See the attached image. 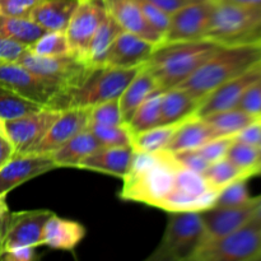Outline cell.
<instances>
[{
  "label": "cell",
  "instance_id": "cell-1",
  "mask_svg": "<svg viewBox=\"0 0 261 261\" xmlns=\"http://www.w3.org/2000/svg\"><path fill=\"white\" fill-rule=\"evenodd\" d=\"M180 168L173 153L166 149L154 153L135 150L129 171L124 176L120 198L161 208L172 190Z\"/></svg>",
  "mask_w": 261,
  "mask_h": 261
},
{
  "label": "cell",
  "instance_id": "cell-2",
  "mask_svg": "<svg viewBox=\"0 0 261 261\" xmlns=\"http://www.w3.org/2000/svg\"><path fill=\"white\" fill-rule=\"evenodd\" d=\"M219 47L221 45L206 38L161 43L144 65L154 76L158 88L167 91L184 83Z\"/></svg>",
  "mask_w": 261,
  "mask_h": 261
},
{
  "label": "cell",
  "instance_id": "cell-3",
  "mask_svg": "<svg viewBox=\"0 0 261 261\" xmlns=\"http://www.w3.org/2000/svg\"><path fill=\"white\" fill-rule=\"evenodd\" d=\"M261 63V43L221 46L180 88L193 98L203 101L211 92L226 82L241 75Z\"/></svg>",
  "mask_w": 261,
  "mask_h": 261
},
{
  "label": "cell",
  "instance_id": "cell-4",
  "mask_svg": "<svg viewBox=\"0 0 261 261\" xmlns=\"http://www.w3.org/2000/svg\"><path fill=\"white\" fill-rule=\"evenodd\" d=\"M142 66L126 69L110 66L93 68L81 86L60 92L48 109L63 111L71 107H92L110 99L119 98Z\"/></svg>",
  "mask_w": 261,
  "mask_h": 261
},
{
  "label": "cell",
  "instance_id": "cell-5",
  "mask_svg": "<svg viewBox=\"0 0 261 261\" xmlns=\"http://www.w3.org/2000/svg\"><path fill=\"white\" fill-rule=\"evenodd\" d=\"M204 38L221 46L261 43V9L217 0Z\"/></svg>",
  "mask_w": 261,
  "mask_h": 261
},
{
  "label": "cell",
  "instance_id": "cell-6",
  "mask_svg": "<svg viewBox=\"0 0 261 261\" xmlns=\"http://www.w3.org/2000/svg\"><path fill=\"white\" fill-rule=\"evenodd\" d=\"M204 237L199 212L171 213L162 240L148 261H194Z\"/></svg>",
  "mask_w": 261,
  "mask_h": 261
},
{
  "label": "cell",
  "instance_id": "cell-7",
  "mask_svg": "<svg viewBox=\"0 0 261 261\" xmlns=\"http://www.w3.org/2000/svg\"><path fill=\"white\" fill-rule=\"evenodd\" d=\"M17 63L60 88L61 91H69L79 87L93 70V66L88 61L73 54L38 56L31 53L28 47L20 55Z\"/></svg>",
  "mask_w": 261,
  "mask_h": 261
},
{
  "label": "cell",
  "instance_id": "cell-8",
  "mask_svg": "<svg viewBox=\"0 0 261 261\" xmlns=\"http://www.w3.org/2000/svg\"><path fill=\"white\" fill-rule=\"evenodd\" d=\"M194 261H261V227L249 222L227 236L204 242Z\"/></svg>",
  "mask_w": 261,
  "mask_h": 261
},
{
  "label": "cell",
  "instance_id": "cell-9",
  "mask_svg": "<svg viewBox=\"0 0 261 261\" xmlns=\"http://www.w3.org/2000/svg\"><path fill=\"white\" fill-rule=\"evenodd\" d=\"M219 190L211 185L201 173L182 167L176 175L175 184L160 209L175 212H201L214 206Z\"/></svg>",
  "mask_w": 261,
  "mask_h": 261
},
{
  "label": "cell",
  "instance_id": "cell-10",
  "mask_svg": "<svg viewBox=\"0 0 261 261\" xmlns=\"http://www.w3.org/2000/svg\"><path fill=\"white\" fill-rule=\"evenodd\" d=\"M217 0H193L170 15L162 43L195 41L205 37Z\"/></svg>",
  "mask_w": 261,
  "mask_h": 261
},
{
  "label": "cell",
  "instance_id": "cell-11",
  "mask_svg": "<svg viewBox=\"0 0 261 261\" xmlns=\"http://www.w3.org/2000/svg\"><path fill=\"white\" fill-rule=\"evenodd\" d=\"M0 84L45 107H50L58 94L63 92L17 61H0Z\"/></svg>",
  "mask_w": 261,
  "mask_h": 261
},
{
  "label": "cell",
  "instance_id": "cell-12",
  "mask_svg": "<svg viewBox=\"0 0 261 261\" xmlns=\"http://www.w3.org/2000/svg\"><path fill=\"white\" fill-rule=\"evenodd\" d=\"M107 15L103 0H81L65 30L70 53L87 61L89 43Z\"/></svg>",
  "mask_w": 261,
  "mask_h": 261
},
{
  "label": "cell",
  "instance_id": "cell-13",
  "mask_svg": "<svg viewBox=\"0 0 261 261\" xmlns=\"http://www.w3.org/2000/svg\"><path fill=\"white\" fill-rule=\"evenodd\" d=\"M60 112L58 110L43 107L38 111L23 115L17 119L5 120V132L14 145L15 154L32 153Z\"/></svg>",
  "mask_w": 261,
  "mask_h": 261
},
{
  "label": "cell",
  "instance_id": "cell-14",
  "mask_svg": "<svg viewBox=\"0 0 261 261\" xmlns=\"http://www.w3.org/2000/svg\"><path fill=\"white\" fill-rule=\"evenodd\" d=\"M53 214L47 209L9 212L3 237V252L20 246L37 247L42 245L43 228Z\"/></svg>",
  "mask_w": 261,
  "mask_h": 261
},
{
  "label": "cell",
  "instance_id": "cell-15",
  "mask_svg": "<svg viewBox=\"0 0 261 261\" xmlns=\"http://www.w3.org/2000/svg\"><path fill=\"white\" fill-rule=\"evenodd\" d=\"M55 168L51 153L14 154L0 168V195L7 196L17 186Z\"/></svg>",
  "mask_w": 261,
  "mask_h": 261
},
{
  "label": "cell",
  "instance_id": "cell-16",
  "mask_svg": "<svg viewBox=\"0 0 261 261\" xmlns=\"http://www.w3.org/2000/svg\"><path fill=\"white\" fill-rule=\"evenodd\" d=\"M259 196L241 206H212L199 212L204 227V242L221 239L247 224Z\"/></svg>",
  "mask_w": 261,
  "mask_h": 261
},
{
  "label": "cell",
  "instance_id": "cell-17",
  "mask_svg": "<svg viewBox=\"0 0 261 261\" xmlns=\"http://www.w3.org/2000/svg\"><path fill=\"white\" fill-rule=\"evenodd\" d=\"M260 78L261 63L211 92L200 102V106L196 110L195 115L199 117H204L206 115L214 114V112L236 109L245 92Z\"/></svg>",
  "mask_w": 261,
  "mask_h": 261
},
{
  "label": "cell",
  "instance_id": "cell-18",
  "mask_svg": "<svg viewBox=\"0 0 261 261\" xmlns=\"http://www.w3.org/2000/svg\"><path fill=\"white\" fill-rule=\"evenodd\" d=\"M91 107L63 110L32 153H53L88 127Z\"/></svg>",
  "mask_w": 261,
  "mask_h": 261
},
{
  "label": "cell",
  "instance_id": "cell-19",
  "mask_svg": "<svg viewBox=\"0 0 261 261\" xmlns=\"http://www.w3.org/2000/svg\"><path fill=\"white\" fill-rule=\"evenodd\" d=\"M157 46L134 33L122 31L110 47L103 66L126 69L144 65Z\"/></svg>",
  "mask_w": 261,
  "mask_h": 261
},
{
  "label": "cell",
  "instance_id": "cell-20",
  "mask_svg": "<svg viewBox=\"0 0 261 261\" xmlns=\"http://www.w3.org/2000/svg\"><path fill=\"white\" fill-rule=\"evenodd\" d=\"M107 13L119 23L122 30L134 33L155 45L162 43V36L147 22L138 0H103Z\"/></svg>",
  "mask_w": 261,
  "mask_h": 261
},
{
  "label": "cell",
  "instance_id": "cell-21",
  "mask_svg": "<svg viewBox=\"0 0 261 261\" xmlns=\"http://www.w3.org/2000/svg\"><path fill=\"white\" fill-rule=\"evenodd\" d=\"M134 148L129 147H102L92 154L87 155L81 161L78 168L96 171V172L109 173V175L122 177L129 171Z\"/></svg>",
  "mask_w": 261,
  "mask_h": 261
},
{
  "label": "cell",
  "instance_id": "cell-22",
  "mask_svg": "<svg viewBox=\"0 0 261 261\" xmlns=\"http://www.w3.org/2000/svg\"><path fill=\"white\" fill-rule=\"evenodd\" d=\"M218 137L222 135L214 130L203 117H199L194 114L178 125L177 130L165 149L171 153L186 149H198L201 145Z\"/></svg>",
  "mask_w": 261,
  "mask_h": 261
},
{
  "label": "cell",
  "instance_id": "cell-23",
  "mask_svg": "<svg viewBox=\"0 0 261 261\" xmlns=\"http://www.w3.org/2000/svg\"><path fill=\"white\" fill-rule=\"evenodd\" d=\"M86 236V228L79 222L61 218L55 213L45 224L42 245L56 250L71 251Z\"/></svg>",
  "mask_w": 261,
  "mask_h": 261
},
{
  "label": "cell",
  "instance_id": "cell-24",
  "mask_svg": "<svg viewBox=\"0 0 261 261\" xmlns=\"http://www.w3.org/2000/svg\"><path fill=\"white\" fill-rule=\"evenodd\" d=\"M81 0H40L30 19L45 31H64Z\"/></svg>",
  "mask_w": 261,
  "mask_h": 261
},
{
  "label": "cell",
  "instance_id": "cell-25",
  "mask_svg": "<svg viewBox=\"0 0 261 261\" xmlns=\"http://www.w3.org/2000/svg\"><path fill=\"white\" fill-rule=\"evenodd\" d=\"M157 89L160 88H158L154 76L145 68V65H143L139 73L135 75V78L130 82L129 86L119 97L120 111H121L122 121L125 125H127L138 107Z\"/></svg>",
  "mask_w": 261,
  "mask_h": 261
},
{
  "label": "cell",
  "instance_id": "cell-26",
  "mask_svg": "<svg viewBox=\"0 0 261 261\" xmlns=\"http://www.w3.org/2000/svg\"><path fill=\"white\" fill-rule=\"evenodd\" d=\"M200 106V101L193 98L180 87L162 92L161 97L160 125L181 122L194 115Z\"/></svg>",
  "mask_w": 261,
  "mask_h": 261
},
{
  "label": "cell",
  "instance_id": "cell-27",
  "mask_svg": "<svg viewBox=\"0 0 261 261\" xmlns=\"http://www.w3.org/2000/svg\"><path fill=\"white\" fill-rule=\"evenodd\" d=\"M99 148H102L101 143L88 129H84L51 153V157L58 167H78L82 160Z\"/></svg>",
  "mask_w": 261,
  "mask_h": 261
},
{
  "label": "cell",
  "instance_id": "cell-28",
  "mask_svg": "<svg viewBox=\"0 0 261 261\" xmlns=\"http://www.w3.org/2000/svg\"><path fill=\"white\" fill-rule=\"evenodd\" d=\"M122 31L124 30L121 25L107 13L105 19L97 28L96 33L89 43L88 53H87V61L93 68H99V66L105 65V60H106L110 47Z\"/></svg>",
  "mask_w": 261,
  "mask_h": 261
},
{
  "label": "cell",
  "instance_id": "cell-29",
  "mask_svg": "<svg viewBox=\"0 0 261 261\" xmlns=\"http://www.w3.org/2000/svg\"><path fill=\"white\" fill-rule=\"evenodd\" d=\"M47 31L30 18H17L0 14V36L14 40L30 47Z\"/></svg>",
  "mask_w": 261,
  "mask_h": 261
},
{
  "label": "cell",
  "instance_id": "cell-30",
  "mask_svg": "<svg viewBox=\"0 0 261 261\" xmlns=\"http://www.w3.org/2000/svg\"><path fill=\"white\" fill-rule=\"evenodd\" d=\"M203 119L223 137V135H236L240 130L259 120L260 117L247 114L240 109H231L206 115Z\"/></svg>",
  "mask_w": 261,
  "mask_h": 261
},
{
  "label": "cell",
  "instance_id": "cell-31",
  "mask_svg": "<svg viewBox=\"0 0 261 261\" xmlns=\"http://www.w3.org/2000/svg\"><path fill=\"white\" fill-rule=\"evenodd\" d=\"M182 122V121H181ZM181 122L168 125H158L145 132L138 133L133 135L132 147L137 152L154 153L158 150H163L167 147L168 142L173 137L175 132L177 130Z\"/></svg>",
  "mask_w": 261,
  "mask_h": 261
},
{
  "label": "cell",
  "instance_id": "cell-32",
  "mask_svg": "<svg viewBox=\"0 0 261 261\" xmlns=\"http://www.w3.org/2000/svg\"><path fill=\"white\" fill-rule=\"evenodd\" d=\"M162 92L163 91H161V89H157L138 107L137 111L134 112V115H133V117L126 125L132 135L145 132V130H149L160 125Z\"/></svg>",
  "mask_w": 261,
  "mask_h": 261
},
{
  "label": "cell",
  "instance_id": "cell-33",
  "mask_svg": "<svg viewBox=\"0 0 261 261\" xmlns=\"http://www.w3.org/2000/svg\"><path fill=\"white\" fill-rule=\"evenodd\" d=\"M43 107L45 106L30 101L0 84V119L4 121L38 111Z\"/></svg>",
  "mask_w": 261,
  "mask_h": 261
},
{
  "label": "cell",
  "instance_id": "cell-34",
  "mask_svg": "<svg viewBox=\"0 0 261 261\" xmlns=\"http://www.w3.org/2000/svg\"><path fill=\"white\" fill-rule=\"evenodd\" d=\"M201 175L213 188H216L219 191L226 188V186L231 185L234 181L249 180L250 178L246 173L242 172L240 168H237L227 158H222L217 162L211 163Z\"/></svg>",
  "mask_w": 261,
  "mask_h": 261
},
{
  "label": "cell",
  "instance_id": "cell-35",
  "mask_svg": "<svg viewBox=\"0 0 261 261\" xmlns=\"http://www.w3.org/2000/svg\"><path fill=\"white\" fill-rule=\"evenodd\" d=\"M226 158L237 168L246 173L250 178L256 175V170L261 162L259 147L234 140L227 152Z\"/></svg>",
  "mask_w": 261,
  "mask_h": 261
},
{
  "label": "cell",
  "instance_id": "cell-36",
  "mask_svg": "<svg viewBox=\"0 0 261 261\" xmlns=\"http://www.w3.org/2000/svg\"><path fill=\"white\" fill-rule=\"evenodd\" d=\"M87 129L96 137L102 147H129L133 135L126 125L89 124Z\"/></svg>",
  "mask_w": 261,
  "mask_h": 261
},
{
  "label": "cell",
  "instance_id": "cell-37",
  "mask_svg": "<svg viewBox=\"0 0 261 261\" xmlns=\"http://www.w3.org/2000/svg\"><path fill=\"white\" fill-rule=\"evenodd\" d=\"M28 50L38 56H58L71 54L64 31H47L33 45H31Z\"/></svg>",
  "mask_w": 261,
  "mask_h": 261
},
{
  "label": "cell",
  "instance_id": "cell-38",
  "mask_svg": "<svg viewBox=\"0 0 261 261\" xmlns=\"http://www.w3.org/2000/svg\"><path fill=\"white\" fill-rule=\"evenodd\" d=\"M247 181L249 180L234 181L231 185L222 189L217 196L214 206H241L250 203L254 198L249 193Z\"/></svg>",
  "mask_w": 261,
  "mask_h": 261
},
{
  "label": "cell",
  "instance_id": "cell-39",
  "mask_svg": "<svg viewBox=\"0 0 261 261\" xmlns=\"http://www.w3.org/2000/svg\"><path fill=\"white\" fill-rule=\"evenodd\" d=\"M89 124L97 125H124L119 98L110 99L91 107ZM88 124V125H89Z\"/></svg>",
  "mask_w": 261,
  "mask_h": 261
},
{
  "label": "cell",
  "instance_id": "cell-40",
  "mask_svg": "<svg viewBox=\"0 0 261 261\" xmlns=\"http://www.w3.org/2000/svg\"><path fill=\"white\" fill-rule=\"evenodd\" d=\"M234 140H236L234 135L218 137L208 142L206 144L201 145L200 148H198V150L209 163H213L222 160V158H226L227 152H228L229 147H231Z\"/></svg>",
  "mask_w": 261,
  "mask_h": 261
},
{
  "label": "cell",
  "instance_id": "cell-41",
  "mask_svg": "<svg viewBox=\"0 0 261 261\" xmlns=\"http://www.w3.org/2000/svg\"><path fill=\"white\" fill-rule=\"evenodd\" d=\"M138 2H139L140 8H142L143 13H144L147 22L149 23L153 30L157 31L162 36L163 40V35L167 31L168 23H170V14H167L162 9L155 7L154 4L147 2V0H138Z\"/></svg>",
  "mask_w": 261,
  "mask_h": 261
},
{
  "label": "cell",
  "instance_id": "cell-42",
  "mask_svg": "<svg viewBox=\"0 0 261 261\" xmlns=\"http://www.w3.org/2000/svg\"><path fill=\"white\" fill-rule=\"evenodd\" d=\"M236 109L261 119V78L251 84L250 88L245 92Z\"/></svg>",
  "mask_w": 261,
  "mask_h": 261
},
{
  "label": "cell",
  "instance_id": "cell-43",
  "mask_svg": "<svg viewBox=\"0 0 261 261\" xmlns=\"http://www.w3.org/2000/svg\"><path fill=\"white\" fill-rule=\"evenodd\" d=\"M40 0H0V14L17 18H30Z\"/></svg>",
  "mask_w": 261,
  "mask_h": 261
},
{
  "label": "cell",
  "instance_id": "cell-44",
  "mask_svg": "<svg viewBox=\"0 0 261 261\" xmlns=\"http://www.w3.org/2000/svg\"><path fill=\"white\" fill-rule=\"evenodd\" d=\"M176 161L180 163L182 167L188 170L194 171V172L203 173L208 168L211 163L201 155V153L198 149H186L180 150V152L173 153Z\"/></svg>",
  "mask_w": 261,
  "mask_h": 261
},
{
  "label": "cell",
  "instance_id": "cell-45",
  "mask_svg": "<svg viewBox=\"0 0 261 261\" xmlns=\"http://www.w3.org/2000/svg\"><path fill=\"white\" fill-rule=\"evenodd\" d=\"M25 50H27V46L4 36H0V61L15 63Z\"/></svg>",
  "mask_w": 261,
  "mask_h": 261
},
{
  "label": "cell",
  "instance_id": "cell-46",
  "mask_svg": "<svg viewBox=\"0 0 261 261\" xmlns=\"http://www.w3.org/2000/svg\"><path fill=\"white\" fill-rule=\"evenodd\" d=\"M234 138H236L237 142H242L246 143V144L259 147L261 142V119L251 122V124L247 125L246 127L240 130V132L234 135Z\"/></svg>",
  "mask_w": 261,
  "mask_h": 261
},
{
  "label": "cell",
  "instance_id": "cell-47",
  "mask_svg": "<svg viewBox=\"0 0 261 261\" xmlns=\"http://www.w3.org/2000/svg\"><path fill=\"white\" fill-rule=\"evenodd\" d=\"M36 259V251L33 246H20L3 252L0 260L4 261H32Z\"/></svg>",
  "mask_w": 261,
  "mask_h": 261
},
{
  "label": "cell",
  "instance_id": "cell-48",
  "mask_svg": "<svg viewBox=\"0 0 261 261\" xmlns=\"http://www.w3.org/2000/svg\"><path fill=\"white\" fill-rule=\"evenodd\" d=\"M15 154L14 145L5 132L4 122L0 124V168Z\"/></svg>",
  "mask_w": 261,
  "mask_h": 261
},
{
  "label": "cell",
  "instance_id": "cell-49",
  "mask_svg": "<svg viewBox=\"0 0 261 261\" xmlns=\"http://www.w3.org/2000/svg\"><path fill=\"white\" fill-rule=\"evenodd\" d=\"M147 2L152 3L155 7H158L160 9H162L163 12H166L167 14H172L176 10L181 9L182 7H185L186 4L191 3L193 0H147Z\"/></svg>",
  "mask_w": 261,
  "mask_h": 261
},
{
  "label": "cell",
  "instance_id": "cell-50",
  "mask_svg": "<svg viewBox=\"0 0 261 261\" xmlns=\"http://www.w3.org/2000/svg\"><path fill=\"white\" fill-rule=\"evenodd\" d=\"M222 2L232 3V4L241 5V7L254 8V9H261V0H222Z\"/></svg>",
  "mask_w": 261,
  "mask_h": 261
},
{
  "label": "cell",
  "instance_id": "cell-51",
  "mask_svg": "<svg viewBox=\"0 0 261 261\" xmlns=\"http://www.w3.org/2000/svg\"><path fill=\"white\" fill-rule=\"evenodd\" d=\"M250 222L256 224V226L261 227V195L259 196V200H257L256 205H255L254 213H252V217L251 219H250Z\"/></svg>",
  "mask_w": 261,
  "mask_h": 261
},
{
  "label": "cell",
  "instance_id": "cell-52",
  "mask_svg": "<svg viewBox=\"0 0 261 261\" xmlns=\"http://www.w3.org/2000/svg\"><path fill=\"white\" fill-rule=\"evenodd\" d=\"M8 213H9V212H8ZM8 213L0 216V257H2V254H3V237H4V231H5V224H7Z\"/></svg>",
  "mask_w": 261,
  "mask_h": 261
},
{
  "label": "cell",
  "instance_id": "cell-53",
  "mask_svg": "<svg viewBox=\"0 0 261 261\" xmlns=\"http://www.w3.org/2000/svg\"><path fill=\"white\" fill-rule=\"evenodd\" d=\"M5 198H7V196L0 195V216L7 214L8 212H9V208H8V204L7 201H5Z\"/></svg>",
  "mask_w": 261,
  "mask_h": 261
},
{
  "label": "cell",
  "instance_id": "cell-54",
  "mask_svg": "<svg viewBox=\"0 0 261 261\" xmlns=\"http://www.w3.org/2000/svg\"><path fill=\"white\" fill-rule=\"evenodd\" d=\"M255 176H261V162H260L259 167H257V170H256V175H255Z\"/></svg>",
  "mask_w": 261,
  "mask_h": 261
},
{
  "label": "cell",
  "instance_id": "cell-55",
  "mask_svg": "<svg viewBox=\"0 0 261 261\" xmlns=\"http://www.w3.org/2000/svg\"><path fill=\"white\" fill-rule=\"evenodd\" d=\"M259 150H260V154H261V142H260V144H259Z\"/></svg>",
  "mask_w": 261,
  "mask_h": 261
},
{
  "label": "cell",
  "instance_id": "cell-56",
  "mask_svg": "<svg viewBox=\"0 0 261 261\" xmlns=\"http://www.w3.org/2000/svg\"><path fill=\"white\" fill-rule=\"evenodd\" d=\"M3 122H4V120H2V119H0V124H3Z\"/></svg>",
  "mask_w": 261,
  "mask_h": 261
}]
</instances>
